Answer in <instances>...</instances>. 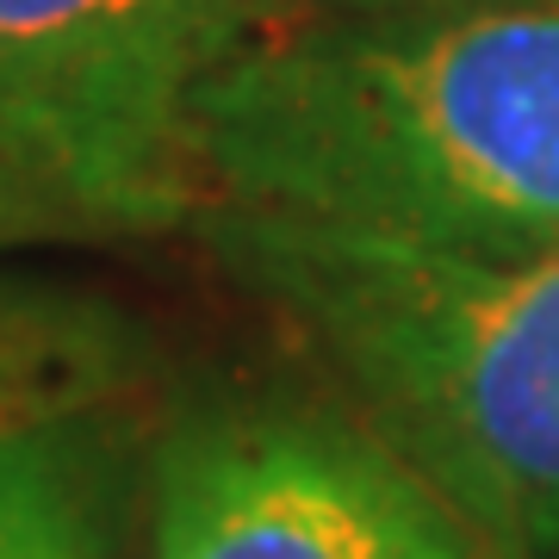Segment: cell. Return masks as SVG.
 Returning <instances> with one entry per match:
<instances>
[{"label": "cell", "mask_w": 559, "mask_h": 559, "mask_svg": "<svg viewBox=\"0 0 559 559\" xmlns=\"http://www.w3.org/2000/svg\"><path fill=\"white\" fill-rule=\"evenodd\" d=\"M200 205L473 261L559 249V0L267 32L193 106Z\"/></svg>", "instance_id": "6da1fadb"}, {"label": "cell", "mask_w": 559, "mask_h": 559, "mask_svg": "<svg viewBox=\"0 0 559 559\" xmlns=\"http://www.w3.org/2000/svg\"><path fill=\"white\" fill-rule=\"evenodd\" d=\"M193 224L503 559L559 554V249L473 261L242 205Z\"/></svg>", "instance_id": "7a4b0ae2"}, {"label": "cell", "mask_w": 559, "mask_h": 559, "mask_svg": "<svg viewBox=\"0 0 559 559\" xmlns=\"http://www.w3.org/2000/svg\"><path fill=\"white\" fill-rule=\"evenodd\" d=\"M280 0H0V156L69 230L193 224V106Z\"/></svg>", "instance_id": "3957f363"}, {"label": "cell", "mask_w": 559, "mask_h": 559, "mask_svg": "<svg viewBox=\"0 0 559 559\" xmlns=\"http://www.w3.org/2000/svg\"><path fill=\"white\" fill-rule=\"evenodd\" d=\"M150 559H503L360 417L237 404L150 466Z\"/></svg>", "instance_id": "277c9868"}, {"label": "cell", "mask_w": 559, "mask_h": 559, "mask_svg": "<svg viewBox=\"0 0 559 559\" xmlns=\"http://www.w3.org/2000/svg\"><path fill=\"white\" fill-rule=\"evenodd\" d=\"M124 380L112 323L0 293V559H112L106 417Z\"/></svg>", "instance_id": "5b68a950"}, {"label": "cell", "mask_w": 559, "mask_h": 559, "mask_svg": "<svg viewBox=\"0 0 559 559\" xmlns=\"http://www.w3.org/2000/svg\"><path fill=\"white\" fill-rule=\"evenodd\" d=\"M57 230H69V224L57 218V205L44 200L38 187L0 156V255H7V249H20V242L57 237Z\"/></svg>", "instance_id": "8992f818"}, {"label": "cell", "mask_w": 559, "mask_h": 559, "mask_svg": "<svg viewBox=\"0 0 559 559\" xmlns=\"http://www.w3.org/2000/svg\"><path fill=\"white\" fill-rule=\"evenodd\" d=\"M360 13H479V7H540V0H355Z\"/></svg>", "instance_id": "52a82bcc"}]
</instances>
